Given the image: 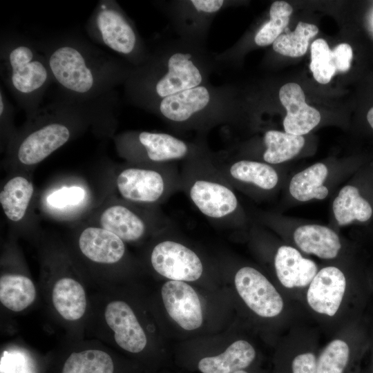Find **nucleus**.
<instances>
[{
  "label": "nucleus",
  "instance_id": "22",
  "mask_svg": "<svg viewBox=\"0 0 373 373\" xmlns=\"http://www.w3.org/2000/svg\"><path fill=\"white\" fill-rule=\"evenodd\" d=\"M294 240L303 251L323 259L336 257L341 248L338 235L331 229L318 224L298 227L294 233Z\"/></svg>",
  "mask_w": 373,
  "mask_h": 373
},
{
  "label": "nucleus",
  "instance_id": "2",
  "mask_svg": "<svg viewBox=\"0 0 373 373\" xmlns=\"http://www.w3.org/2000/svg\"><path fill=\"white\" fill-rule=\"evenodd\" d=\"M64 97L82 104H106L120 77L108 53L75 36H61L37 45Z\"/></svg>",
  "mask_w": 373,
  "mask_h": 373
},
{
  "label": "nucleus",
  "instance_id": "14",
  "mask_svg": "<svg viewBox=\"0 0 373 373\" xmlns=\"http://www.w3.org/2000/svg\"><path fill=\"white\" fill-rule=\"evenodd\" d=\"M77 238L82 255L92 262L113 265L124 256V242L115 234L91 223L84 224Z\"/></svg>",
  "mask_w": 373,
  "mask_h": 373
},
{
  "label": "nucleus",
  "instance_id": "5",
  "mask_svg": "<svg viewBox=\"0 0 373 373\" xmlns=\"http://www.w3.org/2000/svg\"><path fill=\"white\" fill-rule=\"evenodd\" d=\"M115 186L121 200L154 207L182 189L181 175L166 165L131 163L116 173Z\"/></svg>",
  "mask_w": 373,
  "mask_h": 373
},
{
  "label": "nucleus",
  "instance_id": "7",
  "mask_svg": "<svg viewBox=\"0 0 373 373\" xmlns=\"http://www.w3.org/2000/svg\"><path fill=\"white\" fill-rule=\"evenodd\" d=\"M116 144L119 152L132 164L166 165L189 153L185 142L165 133L141 131L121 136Z\"/></svg>",
  "mask_w": 373,
  "mask_h": 373
},
{
  "label": "nucleus",
  "instance_id": "9",
  "mask_svg": "<svg viewBox=\"0 0 373 373\" xmlns=\"http://www.w3.org/2000/svg\"><path fill=\"white\" fill-rule=\"evenodd\" d=\"M150 261L160 275L178 281H195L203 272V264L191 248L173 240L157 242L152 249Z\"/></svg>",
  "mask_w": 373,
  "mask_h": 373
},
{
  "label": "nucleus",
  "instance_id": "15",
  "mask_svg": "<svg viewBox=\"0 0 373 373\" xmlns=\"http://www.w3.org/2000/svg\"><path fill=\"white\" fill-rule=\"evenodd\" d=\"M105 321L114 332L116 343L131 353L141 352L146 347L147 339L133 309L125 302L114 300L109 303L104 312Z\"/></svg>",
  "mask_w": 373,
  "mask_h": 373
},
{
  "label": "nucleus",
  "instance_id": "28",
  "mask_svg": "<svg viewBox=\"0 0 373 373\" xmlns=\"http://www.w3.org/2000/svg\"><path fill=\"white\" fill-rule=\"evenodd\" d=\"M360 357L361 352L345 341L334 339L318 356L316 373H347Z\"/></svg>",
  "mask_w": 373,
  "mask_h": 373
},
{
  "label": "nucleus",
  "instance_id": "35",
  "mask_svg": "<svg viewBox=\"0 0 373 373\" xmlns=\"http://www.w3.org/2000/svg\"><path fill=\"white\" fill-rule=\"evenodd\" d=\"M14 108L7 99L1 87L0 91L1 135L7 148L15 137L17 131L13 125Z\"/></svg>",
  "mask_w": 373,
  "mask_h": 373
},
{
  "label": "nucleus",
  "instance_id": "34",
  "mask_svg": "<svg viewBox=\"0 0 373 373\" xmlns=\"http://www.w3.org/2000/svg\"><path fill=\"white\" fill-rule=\"evenodd\" d=\"M279 357L276 373H316L317 356L312 351L305 350Z\"/></svg>",
  "mask_w": 373,
  "mask_h": 373
},
{
  "label": "nucleus",
  "instance_id": "27",
  "mask_svg": "<svg viewBox=\"0 0 373 373\" xmlns=\"http://www.w3.org/2000/svg\"><path fill=\"white\" fill-rule=\"evenodd\" d=\"M334 217L340 225H345L354 220L365 222L372 214L369 202L359 193L355 186L347 185L341 189L333 202Z\"/></svg>",
  "mask_w": 373,
  "mask_h": 373
},
{
  "label": "nucleus",
  "instance_id": "6",
  "mask_svg": "<svg viewBox=\"0 0 373 373\" xmlns=\"http://www.w3.org/2000/svg\"><path fill=\"white\" fill-rule=\"evenodd\" d=\"M154 207L111 198L98 208L90 223L112 232L124 242H137L156 226H166Z\"/></svg>",
  "mask_w": 373,
  "mask_h": 373
},
{
  "label": "nucleus",
  "instance_id": "26",
  "mask_svg": "<svg viewBox=\"0 0 373 373\" xmlns=\"http://www.w3.org/2000/svg\"><path fill=\"white\" fill-rule=\"evenodd\" d=\"M328 173L327 166L316 163L296 174L289 184V192L296 200L305 202L314 198L323 200L328 195L323 185Z\"/></svg>",
  "mask_w": 373,
  "mask_h": 373
},
{
  "label": "nucleus",
  "instance_id": "10",
  "mask_svg": "<svg viewBox=\"0 0 373 373\" xmlns=\"http://www.w3.org/2000/svg\"><path fill=\"white\" fill-rule=\"evenodd\" d=\"M234 283L236 290L245 304L257 315L273 318L283 309L282 296L259 271L243 267L236 274Z\"/></svg>",
  "mask_w": 373,
  "mask_h": 373
},
{
  "label": "nucleus",
  "instance_id": "16",
  "mask_svg": "<svg viewBox=\"0 0 373 373\" xmlns=\"http://www.w3.org/2000/svg\"><path fill=\"white\" fill-rule=\"evenodd\" d=\"M279 99L287 111L283 120L286 133L302 136L320 122V113L306 103L304 92L298 84L283 85L279 91Z\"/></svg>",
  "mask_w": 373,
  "mask_h": 373
},
{
  "label": "nucleus",
  "instance_id": "25",
  "mask_svg": "<svg viewBox=\"0 0 373 373\" xmlns=\"http://www.w3.org/2000/svg\"><path fill=\"white\" fill-rule=\"evenodd\" d=\"M35 298V287L28 277L13 274L1 276L0 301L7 309L22 311L30 306Z\"/></svg>",
  "mask_w": 373,
  "mask_h": 373
},
{
  "label": "nucleus",
  "instance_id": "40",
  "mask_svg": "<svg viewBox=\"0 0 373 373\" xmlns=\"http://www.w3.org/2000/svg\"><path fill=\"white\" fill-rule=\"evenodd\" d=\"M347 373H366V372H363L359 370H353Z\"/></svg>",
  "mask_w": 373,
  "mask_h": 373
},
{
  "label": "nucleus",
  "instance_id": "39",
  "mask_svg": "<svg viewBox=\"0 0 373 373\" xmlns=\"http://www.w3.org/2000/svg\"><path fill=\"white\" fill-rule=\"evenodd\" d=\"M251 367H249V368L245 369V370H238V371L235 372L234 373H256V372L251 371V370L250 369ZM256 373H258V372H256Z\"/></svg>",
  "mask_w": 373,
  "mask_h": 373
},
{
  "label": "nucleus",
  "instance_id": "8",
  "mask_svg": "<svg viewBox=\"0 0 373 373\" xmlns=\"http://www.w3.org/2000/svg\"><path fill=\"white\" fill-rule=\"evenodd\" d=\"M86 28L93 40L117 54L128 56L137 48L135 31L113 1H101Z\"/></svg>",
  "mask_w": 373,
  "mask_h": 373
},
{
  "label": "nucleus",
  "instance_id": "3",
  "mask_svg": "<svg viewBox=\"0 0 373 373\" xmlns=\"http://www.w3.org/2000/svg\"><path fill=\"white\" fill-rule=\"evenodd\" d=\"M1 75L27 117L40 107L46 90L53 82L37 46L14 34L1 37Z\"/></svg>",
  "mask_w": 373,
  "mask_h": 373
},
{
  "label": "nucleus",
  "instance_id": "20",
  "mask_svg": "<svg viewBox=\"0 0 373 373\" xmlns=\"http://www.w3.org/2000/svg\"><path fill=\"white\" fill-rule=\"evenodd\" d=\"M256 358L254 347L246 341L238 340L220 354L200 358L196 369L201 373H234L252 367Z\"/></svg>",
  "mask_w": 373,
  "mask_h": 373
},
{
  "label": "nucleus",
  "instance_id": "23",
  "mask_svg": "<svg viewBox=\"0 0 373 373\" xmlns=\"http://www.w3.org/2000/svg\"><path fill=\"white\" fill-rule=\"evenodd\" d=\"M52 300L57 312L68 321L78 320L86 312L84 289L78 281L70 277H62L55 282Z\"/></svg>",
  "mask_w": 373,
  "mask_h": 373
},
{
  "label": "nucleus",
  "instance_id": "11",
  "mask_svg": "<svg viewBox=\"0 0 373 373\" xmlns=\"http://www.w3.org/2000/svg\"><path fill=\"white\" fill-rule=\"evenodd\" d=\"M346 289L343 271L336 267H325L318 271L309 285L307 301L315 312L333 316L341 305Z\"/></svg>",
  "mask_w": 373,
  "mask_h": 373
},
{
  "label": "nucleus",
  "instance_id": "38",
  "mask_svg": "<svg viewBox=\"0 0 373 373\" xmlns=\"http://www.w3.org/2000/svg\"><path fill=\"white\" fill-rule=\"evenodd\" d=\"M367 119L370 126L373 128V107L369 110L367 115Z\"/></svg>",
  "mask_w": 373,
  "mask_h": 373
},
{
  "label": "nucleus",
  "instance_id": "21",
  "mask_svg": "<svg viewBox=\"0 0 373 373\" xmlns=\"http://www.w3.org/2000/svg\"><path fill=\"white\" fill-rule=\"evenodd\" d=\"M209 101L208 89L199 86L162 98L159 104V111L170 121L184 122L203 110Z\"/></svg>",
  "mask_w": 373,
  "mask_h": 373
},
{
  "label": "nucleus",
  "instance_id": "19",
  "mask_svg": "<svg viewBox=\"0 0 373 373\" xmlns=\"http://www.w3.org/2000/svg\"><path fill=\"white\" fill-rule=\"evenodd\" d=\"M167 69L155 85V91L160 97L199 86L202 81V74L189 54H173L168 60Z\"/></svg>",
  "mask_w": 373,
  "mask_h": 373
},
{
  "label": "nucleus",
  "instance_id": "33",
  "mask_svg": "<svg viewBox=\"0 0 373 373\" xmlns=\"http://www.w3.org/2000/svg\"><path fill=\"white\" fill-rule=\"evenodd\" d=\"M309 68L314 78L322 84L329 82L334 75L336 68L332 50L325 39H317L312 42Z\"/></svg>",
  "mask_w": 373,
  "mask_h": 373
},
{
  "label": "nucleus",
  "instance_id": "36",
  "mask_svg": "<svg viewBox=\"0 0 373 373\" xmlns=\"http://www.w3.org/2000/svg\"><path fill=\"white\" fill-rule=\"evenodd\" d=\"M332 55L336 70L346 72L350 69L353 52L348 44L342 43L337 45L332 50Z\"/></svg>",
  "mask_w": 373,
  "mask_h": 373
},
{
  "label": "nucleus",
  "instance_id": "30",
  "mask_svg": "<svg viewBox=\"0 0 373 373\" xmlns=\"http://www.w3.org/2000/svg\"><path fill=\"white\" fill-rule=\"evenodd\" d=\"M111 356L102 350H86L72 353L65 361L61 373H113Z\"/></svg>",
  "mask_w": 373,
  "mask_h": 373
},
{
  "label": "nucleus",
  "instance_id": "29",
  "mask_svg": "<svg viewBox=\"0 0 373 373\" xmlns=\"http://www.w3.org/2000/svg\"><path fill=\"white\" fill-rule=\"evenodd\" d=\"M264 143L267 147L263 153L265 162L279 164L296 156L304 146L305 139L300 135L270 130L264 135Z\"/></svg>",
  "mask_w": 373,
  "mask_h": 373
},
{
  "label": "nucleus",
  "instance_id": "41",
  "mask_svg": "<svg viewBox=\"0 0 373 373\" xmlns=\"http://www.w3.org/2000/svg\"><path fill=\"white\" fill-rule=\"evenodd\" d=\"M366 373H373V358H372L370 369L368 371H367Z\"/></svg>",
  "mask_w": 373,
  "mask_h": 373
},
{
  "label": "nucleus",
  "instance_id": "13",
  "mask_svg": "<svg viewBox=\"0 0 373 373\" xmlns=\"http://www.w3.org/2000/svg\"><path fill=\"white\" fill-rule=\"evenodd\" d=\"M90 200V193L85 184L69 182L50 186L44 193L41 205L50 216L68 220L86 211Z\"/></svg>",
  "mask_w": 373,
  "mask_h": 373
},
{
  "label": "nucleus",
  "instance_id": "1",
  "mask_svg": "<svg viewBox=\"0 0 373 373\" xmlns=\"http://www.w3.org/2000/svg\"><path fill=\"white\" fill-rule=\"evenodd\" d=\"M109 106L82 104L64 97L39 107L27 117L8 146L15 169H30L65 145L90 125L108 121Z\"/></svg>",
  "mask_w": 373,
  "mask_h": 373
},
{
  "label": "nucleus",
  "instance_id": "12",
  "mask_svg": "<svg viewBox=\"0 0 373 373\" xmlns=\"http://www.w3.org/2000/svg\"><path fill=\"white\" fill-rule=\"evenodd\" d=\"M161 294L167 313L182 328L194 330L202 325L201 303L189 285L184 281H167L163 285Z\"/></svg>",
  "mask_w": 373,
  "mask_h": 373
},
{
  "label": "nucleus",
  "instance_id": "24",
  "mask_svg": "<svg viewBox=\"0 0 373 373\" xmlns=\"http://www.w3.org/2000/svg\"><path fill=\"white\" fill-rule=\"evenodd\" d=\"M218 169L227 180L251 184L263 190L272 189L278 181L276 170L265 162L242 160Z\"/></svg>",
  "mask_w": 373,
  "mask_h": 373
},
{
  "label": "nucleus",
  "instance_id": "37",
  "mask_svg": "<svg viewBox=\"0 0 373 373\" xmlns=\"http://www.w3.org/2000/svg\"><path fill=\"white\" fill-rule=\"evenodd\" d=\"M194 8L206 13H213L218 11L224 4L223 0H192Z\"/></svg>",
  "mask_w": 373,
  "mask_h": 373
},
{
  "label": "nucleus",
  "instance_id": "18",
  "mask_svg": "<svg viewBox=\"0 0 373 373\" xmlns=\"http://www.w3.org/2000/svg\"><path fill=\"white\" fill-rule=\"evenodd\" d=\"M276 276L286 288H301L309 285L318 272L316 264L304 258L295 248L280 247L274 258Z\"/></svg>",
  "mask_w": 373,
  "mask_h": 373
},
{
  "label": "nucleus",
  "instance_id": "32",
  "mask_svg": "<svg viewBox=\"0 0 373 373\" xmlns=\"http://www.w3.org/2000/svg\"><path fill=\"white\" fill-rule=\"evenodd\" d=\"M292 12L293 8L288 3L283 1L274 2L269 10L270 19L256 33L255 43L259 46L273 44L287 26Z\"/></svg>",
  "mask_w": 373,
  "mask_h": 373
},
{
  "label": "nucleus",
  "instance_id": "31",
  "mask_svg": "<svg viewBox=\"0 0 373 373\" xmlns=\"http://www.w3.org/2000/svg\"><path fill=\"white\" fill-rule=\"evenodd\" d=\"M318 32L316 25L299 21L294 32L281 34L272 44L276 52L287 57H299L307 50L309 41Z\"/></svg>",
  "mask_w": 373,
  "mask_h": 373
},
{
  "label": "nucleus",
  "instance_id": "4",
  "mask_svg": "<svg viewBox=\"0 0 373 373\" xmlns=\"http://www.w3.org/2000/svg\"><path fill=\"white\" fill-rule=\"evenodd\" d=\"M181 184L194 207L213 224L226 226L238 210V200L229 181L211 163H189Z\"/></svg>",
  "mask_w": 373,
  "mask_h": 373
},
{
  "label": "nucleus",
  "instance_id": "17",
  "mask_svg": "<svg viewBox=\"0 0 373 373\" xmlns=\"http://www.w3.org/2000/svg\"><path fill=\"white\" fill-rule=\"evenodd\" d=\"M35 193L33 182L25 171H17L7 178L0 190V204L9 222L19 224L26 220Z\"/></svg>",
  "mask_w": 373,
  "mask_h": 373
}]
</instances>
